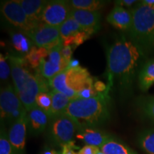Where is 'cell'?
Wrapping results in <instances>:
<instances>
[{"mask_svg": "<svg viewBox=\"0 0 154 154\" xmlns=\"http://www.w3.org/2000/svg\"><path fill=\"white\" fill-rule=\"evenodd\" d=\"M77 147L74 145V141L70 142V143L66 144V145L62 146V151L61 154H78V153L75 152V149H76Z\"/></svg>", "mask_w": 154, "mask_h": 154, "instance_id": "cell-32", "label": "cell"}, {"mask_svg": "<svg viewBox=\"0 0 154 154\" xmlns=\"http://www.w3.org/2000/svg\"><path fill=\"white\" fill-rule=\"evenodd\" d=\"M36 106L49 116L51 107V97L49 91H42L38 93L36 98Z\"/></svg>", "mask_w": 154, "mask_h": 154, "instance_id": "cell-27", "label": "cell"}, {"mask_svg": "<svg viewBox=\"0 0 154 154\" xmlns=\"http://www.w3.org/2000/svg\"><path fill=\"white\" fill-rule=\"evenodd\" d=\"M107 96L103 93L89 99H73L63 113L70 116L79 128H96L110 119Z\"/></svg>", "mask_w": 154, "mask_h": 154, "instance_id": "cell-2", "label": "cell"}, {"mask_svg": "<svg viewBox=\"0 0 154 154\" xmlns=\"http://www.w3.org/2000/svg\"><path fill=\"white\" fill-rule=\"evenodd\" d=\"M100 148L93 146L86 145L78 151V154H97Z\"/></svg>", "mask_w": 154, "mask_h": 154, "instance_id": "cell-31", "label": "cell"}, {"mask_svg": "<svg viewBox=\"0 0 154 154\" xmlns=\"http://www.w3.org/2000/svg\"><path fill=\"white\" fill-rule=\"evenodd\" d=\"M26 113H27V111L19 99L14 87L9 84L2 88L0 93L2 124H7L11 126Z\"/></svg>", "mask_w": 154, "mask_h": 154, "instance_id": "cell-6", "label": "cell"}, {"mask_svg": "<svg viewBox=\"0 0 154 154\" xmlns=\"http://www.w3.org/2000/svg\"><path fill=\"white\" fill-rule=\"evenodd\" d=\"M53 90L61 92L71 100L79 99L81 92L94 86V79L87 69L82 66L67 68L49 80Z\"/></svg>", "mask_w": 154, "mask_h": 154, "instance_id": "cell-5", "label": "cell"}, {"mask_svg": "<svg viewBox=\"0 0 154 154\" xmlns=\"http://www.w3.org/2000/svg\"><path fill=\"white\" fill-rule=\"evenodd\" d=\"M69 2L73 9L91 11H99L107 3V2L100 0H72Z\"/></svg>", "mask_w": 154, "mask_h": 154, "instance_id": "cell-21", "label": "cell"}, {"mask_svg": "<svg viewBox=\"0 0 154 154\" xmlns=\"http://www.w3.org/2000/svg\"></svg>", "mask_w": 154, "mask_h": 154, "instance_id": "cell-40", "label": "cell"}, {"mask_svg": "<svg viewBox=\"0 0 154 154\" xmlns=\"http://www.w3.org/2000/svg\"><path fill=\"white\" fill-rule=\"evenodd\" d=\"M138 1H135V0H119V1H115V4L116 6H120V7H130L132 5H135Z\"/></svg>", "mask_w": 154, "mask_h": 154, "instance_id": "cell-35", "label": "cell"}, {"mask_svg": "<svg viewBox=\"0 0 154 154\" xmlns=\"http://www.w3.org/2000/svg\"><path fill=\"white\" fill-rule=\"evenodd\" d=\"M97 154H105V153H103V152H102V151H101V150H99V151L98 152Z\"/></svg>", "mask_w": 154, "mask_h": 154, "instance_id": "cell-39", "label": "cell"}, {"mask_svg": "<svg viewBox=\"0 0 154 154\" xmlns=\"http://www.w3.org/2000/svg\"><path fill=\"white\" fill-rule=\"evenodd\" d=\"M49 136L56 145L63 146L73 141L79 126L68 115L63 113L59 116L50 119Z\"/></svg>", "mask_w": 154, "mask_h": 154, "instance_id": "cell-7", "label": "cell"}, {"mask_svg": "<svg viewBox=\"0 0 154 154\" xmlns=\"http://www.w3.org/2000/svg\"><path fill=\"white\" fill-rule=\"evenodd\" d=\"M131 12L133 22L128 38L148 53L154 47V5L139 2Z\"/></svg>", "mask_w": 154, "mask_h": 154, "instance_id": "cell-4", "label": "cell"}, {"mask_svg": "<svg viewBox=\"0 0 154 154\" xmlns=\"http://www.w3.org/2000/svg\"><path fill=\"white\" fill-rule=\"evenodd\" d=\"M41 154H61V152H58L54 149L47 148L44 150Z\"/></svg>", "mask_w": 154, "mask_h": 154, "instance_id": "cell-36", "label": "cell"}, {"mask_svg": "<svg viewBox=\"0 0 154 154\" xmlns=\"http://www.w3.org/2000/svg\"><path fill=\"white\" fill-rule=\"evenodd\" d=\"M146 54L129 38L124 35L117 38L107 49L106 94L115 87L123 97L129 95L140 69L146 62Z\"/></svg>", "mask_w": 154, "mask_h": 154, "instance_id": "cell-1", "label": "cell"}, {"mask_svg": "<svg viewBox=\"0 0 154 154\" xmlns=\"http://www.w3.org/2000/svg\"><path fill=\"white\" fill-rule=\"evenodd\" d=\"M136 103L141 114L154 123V96H140Z\"/></svg>", "mask_w": 154, "mask_h": 154, "instance_id": "cell-20", "label": "cell"}, {"mask_svg": "<svg viewBox=\"0 0 154 154\" xmlns=\"http://www.w3.org/2000/svg\"><path fill=\"white\" fill-rule=\"evenodd\" d=\"M0 154H17L9 141L8 134L2 127L0 134Z\"/></svg>", "mask_w": 154, "mask_h": 154, "instance_id": "cell-28", "label": "cell"}, {"mask_svg": "<svg viewBox=\"0 0 154 154\" xmlns=\"http://www.w3.org/2000/svg\"><path fill=\"white\" fill-rule=\"evenodd\" d=\"M70 17H72L80 25L84 32L91 35L100 29L101 14L99 11H91L82 9H72Z\"/></svg>", "mask_w": 154, "mask_h": 154, "instance_id": "cell-12", "label": "cell"}, {"mask_svg": "<svg viewBox=\"0 0 154 154\" xmlns=\"http://www.w3.org/2000/svg\"><path fill=\"white\" fill-rule=\"evenodd\" d=\"M138 143L147 154H154V129L144 130L139 134Z\"/></svg>", "mask_w": 154, "mask_h": 154, "instance_id": "cell-23", "label": "cell"}, {"mask_svg": "<svg viewBox=\"0 0 154 154\" xmlns=\"http://www.w3.org/2000/svg\"><path fill=\"white\" fill-rule=\"evenodd\" d=\"M94 88L98 93L100 94H106L107 85H106L104 83L102 82H94Z\"/></svg>", "mask_w": 154, "mask_h": 154, "instance_id": "cell-34", "label": "cell"}, {"mask_svg": "<svg viewBox=\"0 0 154 154\" xmlns=\"http://www.w3.org/2000/svg\"><path fill=\"white\" fill-rule=\"evenodd\" d=\"M138 86L146 92L154 84V59L146 61L140 69L138 76Z\"/></svg>", "mask_w": 154, "mask_h": 154, "instance_id": "cell-17", "label": "cell"}, {"mask_svg": "<svg viewBox=\"0 0 154 154\" xmlns=\"http://www.w3.org/2000/svg\"><path fill=\"white\" fill-rule=\"evenodd\" d=\"M30 22L37 26L42 22V16L48 1L44 0H18Z\"/></svg>", "mask_w": 154, "mask_h": 154, "instance_id": "cell-16", "label": "cell"}, {"mask_svg": "<svg viewBox=\"0 0 154 154\" xmlns=\"http://www.w3.org/2000/svg\"><path fill=\"white\" fill-rule=\"evenodd\" d=\"M72 46H67V47H63L61 49V55L65 60L70 62L72 60Z\"/></svg>", "mask_w": 154, "mask_h": 154, "instance_id": "cell-33", "label": "cell"}, {"mask_svg": "<svg viewBox=\"0 0 154 154\" xmlns=\"http://www.w3.org/2000/svg\"><path fill=\"white\" fill-rule=\"evenodd\" d=\"M90 35L86 32L82 31V32H78L76 35L74 36V47H79L81 44L84 43L87 38L89 37Z\"/></svg>", "mask_w": 154, "mask_h": 154, "instance_id": "cell-30", "label": "cell"}, {"mask_svg": "<svg viewBox=\"0 0 154 154\" xmlns=\"http://www.w3.org/2000/svg\"><path fill=\"white\" fill-rule=\"evenodd\" d=\"M79 62L76 59H72L69 64V68H74V67H78L79 66Z\"/></svg>", "mask_w": 154, "mask_h": 154, "instance_id": "cell-37", "label": "cell"}, {"mask_svg": "<svg viewBox=\"0 0 154 154\" xmlns=\"http://www.w3.org/2000/svg\"><path fill=\"white\" fill-rule=\"evenodd\" d=\"M38 69H39L42 76L45 79H48L49 80L66 69L62 66H57L45 59H43L41 61Z\"/></svg>", "mask_w": 154, "mask_h": 154, "instance_id": "cell-26", "label": "cell"}, {"mask_svg": "<svg viewBox=\"0 0 154 154\" xmlns=\"http://www.w3.org/2000/svg\"><path fill=\"white\" fill-rule=\"evenodd\" d=\"M105 154H138L136 151L114 138L109 140L100 148Z\"/></svg>", "mask_w": 154, "mask_h": 154, "instance_id": "cell-19", "label": "cell"}, {"mask_svg": "<svg viewBox=\"0 0 154 154\" xmlns=\"http://www.w3.org/2000/svg\"><path fill=\"white\" fill-rule=\"evenodd\" d=\"M142 3L148 5H154V0H144V1H140Z\"/></svg>", "mask_w": 154, "mask_h": 154, "instance_id": "cell-38", "label": "cell"}, {"mask_svg": "<svg viewBox=\"0 0 154 154\" xmlns=\"http://www.w3.org/2000/svg\"><path fill=\"white\" fill-rule=\"evenodd\" d=\"M50 94L51 97V107L49 117L50 119H51L63 114L72 100L63 94L56 90H52Z\"/></svg>", "mask_w": 154, "mask_h": 154, "instance_id": "cell-18", "label": "cell"}, {"mask_svg": "<svg viewBox=\"0 0 154 154\" xmlns=\"http://www.w3.org/2000/svg\"><path fill=\"white\" fill-rule=\"evenodd\" d=\"M72 7L69 1H49L44 9L42 22L54 26H60L70 17Z\"/></svg>", "mask_w": 154, "mask_h": 154, "instance_id": "cell-10", "label": "cell"}, {"mask_svg": "<svg viewBox=\"0 0 154 154\" xmlns=\"http://www.w3.org/2000/svg\"><path fill=\"white\" fill-rule=\"evenodd\" d=\"M27 128L30 135L37 136L47 129L50 117L41 109L35 106L27 112Z\"/></svg>", "mask_w": 154, "mask_h": 154, "instance_id": "cell-13", "label": "cell"}, {"mask_svg": "<svg viewBox=\"0 0 154 154\" xmlns=\"http://www.w3.org/2000/svg\"><path fill=\"white\" fill-rule=\"evenodd\" d=\"M27 125V113H26L9 127L8 138L17 154L24 153Z\"/></svg>", "mask_w": 154, "mask_h": 154, "instance_id": "cell-11", "label": "cell"}, {"mask_svg": "<svg viewBox=\"0 0 154 154\" xmlns=\"http://www.w3.org/2000/svg\"><path fill=\"white\" fill-rule=\"evenodd\" d=\"M8 58L14 89L28 112L36 106V98L38 93L48 91V88L42 79L34 76L26 69L24 59L9 54Z\"/></svg>", "mask_w": 154, "mask_h": 154, "instance_id": "cell-3", "label": "cell"}, {"mask_svg": "<svg viewBox=\"0 0 154 154\" xmlns=\"http://www.w3.org/2000/svg\"><path fill=\"white\" fill-rule=\"evenodd\" d=\"M49 51L45 48L32 47L30 51L25 56V59L29 63L32 68L39 67L41 61L48 57Z\"/></svg>", "mask_w": 154, "mask_h": 154, "instance_id": "cell-22", "label": "cell"}, {"mask_svg": "<svg viewBox=\"0 0 154 154\" xmlns=\"http://www.w3.org/2000/svg\"><path fill=\"white\" fill-rule=\"evenodd\" d=\"M37 47L47 49L48 51L63 43L59 26H51L41 22L35 28L25 34Z\"/></svg>", "mask_w": 154, "mask_h": 154, "instance_id": "cell-8", "label": "cell"}, {"mask_svg": "<svg viewBox=\"0 0 154 154\" xmlns=\"http://www.w3.org/2000/svg\"><path fill=\"white\" fill-rule=\"evenodd\" d=\"M11 39L13 47L19 53L27 54L32 49L29 39L22 33L11 32Z\"/></svg>", "mask_w": 154, "mask_h": 154, "instance_id": "cell-24", "label": "cell"}, {"mask_svg": "<svg viewBox=\"0 0 154 154\" xmlns=\"http://www.w3.org/2000/svg\"><path fill=\"white\" fill-rule=\"evenodd\" d=\"M106 19L109 24L116 29L128 32L133 22L131 10L116 5L107 16Z\"/></svg>", "mask_w": 154, "mask_h": 154, "instance_id": "cell-15", "label": "cell"}, {"mask_svg": "<svg viewBox=\"0 0 154 154\" xmlns=\"http://www.w3.org/2000/svg\"><path fill=\"white\" fill-rule=\"evenodd\" d=\"M59 31H60L61 38L62 40H64L67 38L74 36L78 32H82L83 29L80 25L72 17H69L59 26Z\"/></svg>", "mask_w": 154, "mask_h": 154, "instance_id": "cell-25", "label": "cell"}, {"mask_svg": "<svg viewBox=\"0 0 154 154\" xmlns=\"http://www.w3.org/2000/svg\"><path fill=\"white\" fill-rule=\"evenodd\" d=\"M1 13L9 24L21 30L24 34L36 26L26 17L18 0L3 2L1 5Z\"/></svg>", "mask_w": 154, "mask_h": 154, "instance_id": "cell-9", "label": "cell"}, {"mask_svg": "<svg viewBox=\"0 0 154 154\" xmlns=\"http://www.w3.org/2000/svg\"><path fill=\"white\" fill-rule=\"evenodd\" d=\"M11 74V66L9 63L8 55L5 57L2 54H0V79L2 82H5L9 79Z\"/></svg>", "mask_w": 154, "mask_h": 154, "instance_id": "cell-29", "label": "cell"}, {"mask_svg": "<svg viewBox=\"0 0 154 154\" xmlns=\"http://www.w3.org/2000/svg\"><path fill=\"white\" fill-rule=\"evenodd\" d=\"M76 136L82 140L86 145L101 148L109 140L112 139V135L94 128H80Z\"/></svg>", "mask_w": 154, "mask_h": 154, "instance_id": "cell-14", "label": "cell"}]
</instances>
